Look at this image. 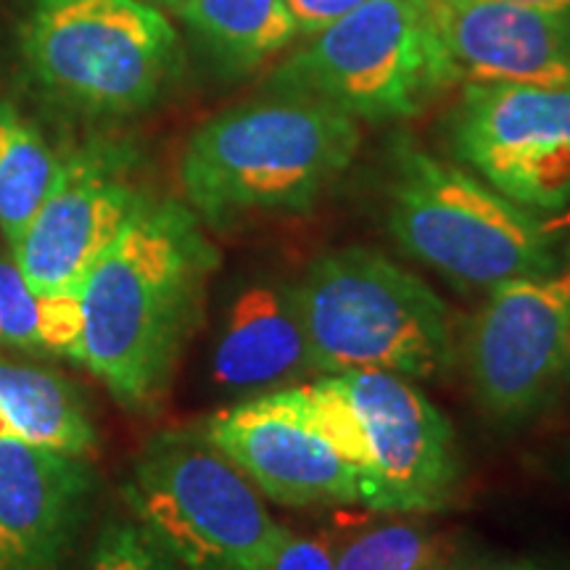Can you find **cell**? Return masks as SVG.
I'll use <instances>...</instances> for the list:
<instances>
[{
  "label": "cell",
  "instance_id": "cell-15",
  "mask_svg": "<svg viewBox=\"0 0 570 570\" xmlns=\"http://www.w3.org/2000/svg\"><path fill=\"white\" fill-rule=\"evenodd\" d=\"M309 367L296 283L256 277L235 291L212 354V377L233 394L294 386Z\"/></svg>",
  "mask_w": 570,
  "mask_h": 570
},
{
  "label": "cell",
  "instance_id": "cell-2",
  "mask_svg": "<svg viewBox=\"0 0 570 570\" xmlns=\"http://www.w3.org/2000/svg\"><path fill=\"white\" fill-rule=\"evenodd\" d=\"M360 122L296 92L233 106L185 142V204L212 230L256 217L304 214L348 173Z\"/></svg>",
  "mask_w": 570,
  "mask_h": 570
},
{
  "label": "cell",
  "instance_id": "cell-20",
  "mask_svg": "<svg viewBox=\"0 0 570 570\" xmlns=\"http://www.w3.org/2000/svg\"><path fill=\"white\" fill-rule=\"evenodd\" d=\"M331 550L336 570H444L452 541L410 520H386L348 533Z\"/></svg>",
  "mask_w": 570,
  "mask_h": 570
},
{
  "label": "cell",
  "instance_id": "cell-7",
  "mask_svg": "<svg viewBox=\"0 0 570 570\" xmlns=\"http://www.w3.org/2000/svg\"><path fill=\"white\" fill-rule=\"evenodd\" d=\"M444 88L423 0H367L317 32L269 80L273 92L317 98L356 122L407 119Z\"/></svg>",
  "mask_w": 570,
  "mask_h": 570
},
{
  "label": "cell",
  "instance_id": "cell-11",
  "mask_svg": "<svg viewBox=\"0 0 570 570\" xmlns=\"http://www.w3.org/2000/svg\"><path fill=\"white\" fill-rule=\"evenodd\" d=\"M130 167V154L111 142L63 156L51 194L11 248L30 285L53 294L80 291L85 275L146 196L132 183Z\"/></svg>",
  "mask_w": 570,
  "mask_h": 570
},
{
  "label": "cell",
  "instance_id": "cell-6",
  "mask_svg": "<svg viewBox=\"0 0 570 570\" xmlns=\"http://www.w3.org/2000/svg\"><path fill=\"white\" fill-rule=\"evenodd\" d=\"M21 53L48 96L90 117L151 109L180 69L175 27L142 0H32Z\"/></svg>",
  "mask_w": 570,
  "mask_h": 570
},
{
  "label": "cell",
  "instance_id": "cell-16",
  "mask_svg": "<svg viewBox=\"0 0 570 570\" xmlns=\"http://www.w3.org/2000/svg\"><path fill=\"white\" fill-rule=\"evenodd\" d=\"M0 439L85 460L98 449L96 425L67 377L9 360H0Z\"/></svg>",
  "mask_w": 570,
  "mask_h": 570
},
{
  "label": "cell",
  "instance_id": "cell-23",
  "mask_svg": "<svg viewBox=\"0 0 570 570\" xmlns=\"http://www.w3.org/2000/svg\"><path fill=\"white\" fill-rule=\"evenodd\" d=\"M291 17L296 21V30L304 38H315L325 27L336 24L338 19L362 9L367 0H285Z\"/></svg>",
  "mask_w": 570,
  "mask_h": 570
},
{
  "label": "cell",
  "instance_id": "cell-26",
  "mask_svg": "<svg viewBox=\"0 0 570 570\" xmlns=\"http://www.w3.org/2000/svg\"><path fill=\"white\" fill-rule=\"evenodd\" d=\"M142 3H148V6H154V9H159V11H180L185 3H188V0H142Z\"/></svg>",
  "mask_w": 570,
  "mask_h": 570
},
{
  "label": "cell",
  "instance_id": "cell-14",
  "mask_svg": "<svg viewBox=\"0 0 570 570\" xmlns=\"http://www.w3.org/2000/svg\"><path fill=\"white\" fill-rule=\"evenodd\" d=\"M90 491L85 458L0 439V570H53Z\"/></svg>",
  "mask_w": 570,
  "mask_h": 570
},
{
  "label": "cell",
  "instance_id": "cell-8",
  "mask_svg": "<svg viewBox=\"0 0 570 570\" xmlns=\"http://www.w3.org/2000/svg\"><path fill=\"white\" fill-rule=\"evenodd\" d=\"M570 262L489 291L460 352L481 410L499 423L529 420L566 375Z\"/></svg>",
  "mask_w": 570,
  "mask_h": 570
},
{
  "label": "cell",
  "instance_id": "cell-1",
  "mask_svg": "<svg viewBox=\"0 0 570 570\" xmlns=\"http://www.w3.org/2000/svg\"><path fill=\"white\" fill-rule=\"evenodd\" d=\"M217 267L190 206L146 194L85 275L82 365L125 410L156 412L173 391Z\"/></svg>",
  "mask_w": 570,
  "mask_h": 570
},
{
  "label": "cell",
  "instance_id": "cell-5",
  "mask_svg": "<svg viewBox=\"0 0 570 570\" xmlns=\"http://www.w3.org/2000/svg\"><path fill=\"white\" fill-rule=\"evenodd\" d=\"M125 499L185 570H269L288 533L259 489L198 428L148 439Z\"/></svg>",
  "mask_w": 570,
  "mask_h": 570
},
{
  "label": "cell",
  "instance_id": "cell-4",
  "mask_svg": "<svg viewBox=\"0 0 570 570\" xmlns=\"http://www.w3.org/2000/svg\"><path fill=\"white\" fill-rule=\"evenodd\" d=\"M386 225L404 254L460 288L494 291L566 265L552 225L407 138L394 146Z\"/></svg>",
  "mask_w": 570,
  "mask_h": 570
},
{
  "label": "cell",
  "instance_id": "cell-21",
  "mask_svg": "<svg viewBox=\"0 0 570 570\" xmlns=\"http://www.w3.org/2000/svg\"><path fill=\"white\" fill-rule=\"evenodd\" d=\"M88 570H185L138 520H111L98 533Z\"/></svg>",
  "mask_w": 570,
  "mask_h": 570
},
{
  "label": "cell",
  "instance_id": "cell-18",
  "mask_svg": "<svg viewBox=\"0 0 570 570\" xmlns=\"http://www.w3.org/2000/svg\"><path fill=\"white\" fill-rule=\"evenodd\" d=\"M0 344L82 365L80 294L38 291L17 262L0 259Z\"/></svg>",
  "mask_w": 570,
  "mask_h": 570
},
{
  "label": "cell",
  "instance_id": "cell-3",
  "mask_svg": "<svg viewBox=\"0 0 570 570\" xmlns=\"http://www.w3.org/2000/svg\"><path fill=\"white\" fill-rule=\"evenodd\" d=\"M296 302L309 367L325 375L381 370L441 381L460 362L454 312L423 277L375 248L315 256L296 281Z\"/></svg>",
  "mask_w": 570,
  "mask_h": 570
},
{
  "label": "cell",
  "instance_id": "cell-12",
  "mask_svg": "<svg viewBox=\"0 0 570 570\" xmlns=\"http://www.w3.org/2000/svg\"><path fill=\"white\" fill-rule=\"evenodd\" d=\"M198 431L269 502L283 508L362 504L354 468L291 402L285 389L214 412Z\"/></svg>",
  "mask_w": 570,
  "mask_h": 570
},
{
  "label": "cell",
  "instance_id": "cell-9",
  "mask_svg": "<svg viewBox=\"0 0 570 570\" xmlns=\"http://www.w3.org/2000/svg\"><path fill=\"white\" fill-rule=\"evenodd\" d=\"M452 148L483 183L525 209L570 204V88L465 85Z\"/></svg>",
  "mask_w": 570,
  "mask_h": 570
},
{
  "label": "cell",
  "instance_id": "cell-25",
  "mask_svg": "<svg viewBox=\"0 0 570 570\" xmlns=\"http://www.w3.org/2000/svg\"><path fill=\"white\" fill-rule=\"evenodd\" d=\"M444 570H537L523 562H489V566H462V568H444Z\"/></svg>",
  "mask_w": 570,
  "mask_h": 570
},
{
  "label": "cell",
  "instance_id": "cell-22",
  "mask_svg": "<svg viewBox=\"0 0 570 570\" xmlns=\"http://www.w3.org/2000/svg\"><path fill=\"white\" fill-rule=\"evenodd\" d=\"M269 570H336L331 541L296 537L294 531H288L275 550Z\"/></svg>",
  "mask_w": 570,
  "mask_h": 570
},
{
  "label": "cell",
  "instance_id": "cell-13",
  "mask_svg": "<svg viewBox=\"0 0 570 570\" xmlns=\"http://www.w3.org/2000/svg\"><path fill=\"white\" fill-rule=\"evenodd\" d=\"M449 85L570 88V11L423 0Z\"/></svg>",
  "mask_w": 570,
  "mask_h": 570
},
{
  "label": "cell",
  "instance_id": "cell-24",
  "mask_svg": "<svg viewBox=\"0 0 570 570\" xmlns=\"http://www.w3.org/2000/svg\"><path fill=\"white\" fill-rule=\"evenodd\" d=\"M487 3L529 6V9H547V11H570V0H487Z\"/></svg>",
  "mask_w": 570,
  "mask_h": 570
},
{
  "label": "cell",
  "instance_id": "cell-17",
  "mask_svg": "<svg viewBox=\"0 0 570 570\" xmlns=\"http://www.w3.org/2000/svg\"><path fill=\"white\" fill-rule=\"evenodd\" d=\"M177 17L235 75L262 67L298 35L285 0H188Z\"/></svg>",
  "mask_w": 570,
  "mask_h": 570
},
{
  "label": "cell",
  "instance_id": "cell-27",
  "mask_svg": "<svg viewBox=\"0 0 570 570\" xmlns=\"http://www.w3.org/2000/svg\"><path fill=\"white\" fill-rule=\"evenodd\" d=\"M566 373H570V320H568V333H566Z\"/></svg>",
  "mask_w": 570,
  "mask_h": 570
},
{
  "label": "cell",
  "instance_id": "cell-10",
  "mask_svg": "<svg viewBox=\"0 0 570 570\" xmlns=\"http://www.w3.org/2000/svg\"><path fill=\"white\" fill-rule=\"evenodd\" d=\"M360 417L373 512H439L458 497L462 454L449 417L410 377L381 370L333 375Z\"/></svg>",
  "mask_w": 570,
  "mask_h": 570
},
{
  "label": "cell",
  "instance_id": "cell-19",
  "mask_svg": "<svg viewBox=\"0 0 570 570\" xmlns=\"http://www.w3.org/2000/svg\"><path fill=\"white\" fill-rule=\"evenodd\" d=\"M63 156L11 104H0V233L13 248L59 177Z\"/></svg>",
  "mask_w": 570,
  "mask_h": 570
}]
</instances>
